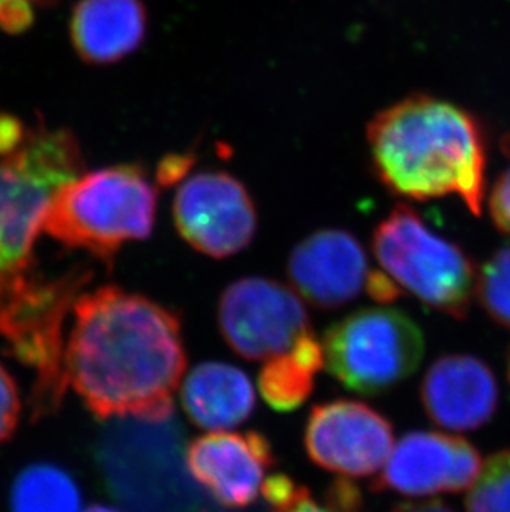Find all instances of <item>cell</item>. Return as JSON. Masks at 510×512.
<instances>
[{"instance_id":"obj_1","label":"cell","mask_w":510,"mask_h":512,"mask_svg":"<svg viewBox=\"0 0 510 512\" xmlns=\"http://www.w3.org/2000/svg\"><path fill=\"white\" fill-rule=\"evenodd\" d=\"M188 365L173 309L118 285L78 295L65 347V373L100 420L173 418Z\"/></svg>"},{"instance_id":"obj_2","label":"cell","mask_w":510,"mask_h":512,"mask_svg":"<svg viewBox=\"0 0 510 512\" xmlns=\"http://www.w3.org/2000/svg\"><path fill=\"white\" fill-rule=\"evenodd\" d=\"M376 176L391 193L414 201L458 194L481 216L486 194V145L462 108L413 95L371 120L366 131Z\"/></svg>"},{"instance_id":"obj_3","label":"cell","mask_w":510,"mask_h":512,"mask_svg":"<svg viewBox=\"0 0 510 512\" xmlns=\"http://www.w3.org/2000/svg\"><path fill=\"white\" fill-rule=\"evenodd\" d=\"M156 209L158 191L141 166H110L60 186L45 209L42 231L111 267L126 242L151 236Z\"/></svg>"},{"instance_id":"obj_4","label":"cell","mask_w":510,"mask_h":512,"mask_svg":"<svg viewBox=\"0 0 510 512\" xmlns=\"http://www.w3.org/2000/svg\"><path fill=\"white\" fill-rule=\"evenodd\" d=\"M97 459L106 488L130 512H214L189 479L183 431L171 418L113 420Z\"/></svg>"},{"instance_id":"obj_5","label":"cell","mask_w":510,"mask_h":512,"mask_svg":"<svg viewBox=\"0 0 510 512\" xmlns=\"http://www.w3.org/2000/svg\"><path fill=\"white\" fill-rule=\"evenodd\" d=\"M92 272L49 279L35 271L0 274V337L19 362L35 372L34 416L57 410L68 382L63 325Z\"/></svg>"},{"instance_id":"obj_6","label":"cell","mask_w":510,"mask_h":512,"mask_svg":"<svg viewBox=\"0 0 510 512\" xmlns=\"http://www.w3.org/2000/svg\"><path fill=\"white\" fill-rule=\"evenodd\" d=\"M373 254L386 276L423 304L462 319L476 292V269L466 252L398 204L373 232Z\"/></svg>"},{"instance_id":"obj_7","label":"cell","mask_w":510,"mask_h":512,"mask_svg":"<svg viewBox=\"0 0 510 512\" xmlns=\"http://www.w3.org/2000/svg\"><path fill=\"white\" fill-rule=\"evenodd\" d=\"M322 347L325 367L342 387L376 397L418 370L424 337L418 324L400 309L365 307L330 325Z\"/></svg>"},{"instance_id":"obj_8","label":"cell","mask_w":510,"mask_h":512,"mask_svg":"<svg viewBox=\"0 0 510 512\" xmlns=\"http://www.w3.org/2000/svg\"><path fill=\"white\" fill-rule=\"evenodd\" d=\"M217 324L227 345L252 362L289 352L312 330L299 295L265 277H244L227 285L219 299Z\"/></svg>"},{"instance_id":"obj_9","label":"cell","mask_w":510,"mask_h":512,"mask_svg":"<svg viewBox=\"0 0 510 512\" xmlns=\"http://www.w3.org/2000/svg\"><path fill=\"white\" fill-rule=\"evenodd\" d=\"M173 218L189 246L226 259L244 251L257 232V211L246 186L224 171L184 178L174 196Z\"/></svg>"},{"instance_id":"obj_10","label":"cell","mask_w":510,"mask_h":512,"mask_svg":"<svg viewBox=\"0 0 510 512\" xmlns=\"http://www.w3.org/2000/svg\"><path fill=\"white\" fill-rule=\"evenodd\" d=\"M304 445L320 468L345 478H366L390 458L395 430L386 416L363 401L333 400L313 406Z\"/></svg>"},{"instance_id":"obj_11","label":"cell","mask_w":510,"mask_h":512,"mask_svg":"<svg viewBox=\"0 0 510 512\" xmlns=\"http://www.w3.org/2000/svg\"><path fill=\"white\" fill-rule=\"evenodd\" d=\"M290 284L317 309H340L361 294L370 297L378 272L352 232L323 229L305 237L287 261Z\"/></svg>"},{"instance_id":"obj_12","label":"cell","mask_w":510,"mask_h":512,"mask_svg":"<svg viewBox=\"0 0 510 512\" xmlns=\"http://www.w3.org/2000/svg\"><path fill=\"white\" fill-rule=\"evenodd\" d=\"M481 468V456L464 438L411 431L393 446L371 489L405 496L459 493L471 488Z\"/></svg>"},{"instance_id":"obj_13","label":"cell","mask_w":510,"mask_h":512,"mask_svg":"<svg viewBox=\"0 0 510 512\" xmlns=\"http://www.w3.org/2000/svg\"><path fill=\"white\" fill-rule=\"evenodd\" d=\"M189 474L222 509L239 512L262 496L267 473L274 468L270 441L259 431L209 433L186 448Z\"/></svg>"},{"instance_id":"obj_14","label":"cell","mask_w":510,"mask_h":512,"mask_svg":"<svg viewBox=\"0 0 510 512\" xmlns=\"http://www.w3.org/2000/svg\"><path fill=\"white\" fill-rule=\"evenodd\" d=\"M429 418L446 430H476L491 420L499 388L491 368L471 355H446L429 367L421 383Z\"/></svg>"},{"instance_id":"obj_15","label":"cell","mask_w":510,"mask_h":512,"mask_svg":"<svg viewBox=\"0 0 510 512\" xmlns=\"http://www.w3.org/2000/svg\"><path fill=\"white\" fill-rule=\"evenodd\" d=\"M146 27L148 14L141 0H78L70 39L83 62L110 65L140 49Z\"/></svg>"},{"instance_id":"obj_16","label":"cell","mask_w":510,"mask_h":512,"mask_svg":"<svg viewBox=\"0 0 510 512\" xmlns=\"http://www.w3.org/2000/svg\"><path fill=\"white\" fill-rule=\"evenodd\" d=\"M181 403L189 420L199 428L229 430L254 413V385L247 373L234 365L201 363L184 380Z\"/></svg>"},{"instance_id":"obj_17","label":"cell","mask_w":510,"mask_h":512,"mask_svg":"<svg viewBox=\"0 0 510 512\" xmlns=\"http://www.w3.org/2000/svg\"><path fill=\"white\" fill-rule=\"evenodd\" d=\"M325 365L322 342L312 330L302 335L289 353L267 360L259 373V392L265 403L279 413L304 405L315 388V377Z\"/></svg>"},{"instance_id":"obj_18","label":"cell","mask_w":510,"mask_h":512,"mask_svg":"<svg viewBox=\"0 0 510 512\" xmlns=\"http://www.w3.org/2000/svg\"><path fill=\"white\" fill-rule=\"evenodd\" d=\"M82 494L65 469L37 463L15 478L10 491L12 512H80Z\"/></svg>"},{"instance_id":"obj_19","label":"cell","mask_w":510,"mask_h":512,"mask_svg":"<svg viewBox=\"0 0 510 512\" xmlns=\"http://www.w3.org/2000/svg\"><path fill=\"white\" fill-rule=\"evenodd\" d=\"M467 494V512H510V451L487 459Z\"/></svg>"},{"instance_id":"obj_20","label":"cell","mask_w":510,"mask_h":512,"mask_svg":"<svg viewBox=\"0 0 510 512\" xmlns=\"http://www.w3.org/2000/svg\"><path fill=\"white\" fill-rule=\"evenodd\" d=\"M476 290L487 314L510 329V246L499 249L482 266Z\"/></svg>"},{"instance_id":"obj_21","label":"cell","mask_w":510,"mask_h":512,"mask_svg":"<svg viewBox=\"0 0 510 512\" xmlns=\"http://www.w3.org/2000/svg\"><path fill=\"white\" fill-rule=\"evenodd\" d=\"M55 2L57 0H0V30L22 34L34 24L35 10Z\"/></svg>"},{"instance_id":"obj_22","label":"cell","mask_w":510,"mask_h":512,"mask_svg":"<svg viewBox=\"0 0 510 512\" xmlns=\"http://www.w3.org/2000/svg\"><path fill=\"white\" fill-rule=\"evenodd\" d=\"M20 405L19 390L14 378L0 365V443L9 440L19 425Z\"/></svg>"},{"instance_id":"obj_23","label":"cell","mask_w":510,"mask_h":512,"mask_svg":"<svg viewBox=\"0 0 510 512\" xmlns=\"http://www.w3.org/2000/svg\"><path fill=\"white\" fill-rule=\"evenodd\" d=\"M489 209L496 228L510 236V170L497 179L489 199Z\"/></svg>"},{"instance_id":"obj_24","label":"cell","mask_w":510,"mask_h":512,"mask_svg":"<svg viewBox=\"0 0 510 512\" xmlns=\"http://www.w3.org/2000/svg\"><path fill=\"white\" fill-rule=\"evenodd\" d=\"M27 128L17 116L0 115V156L9 155L24 141Z\"/></svg>"},{"instance_id":"obj_25","label":"cell","mask_w":510,"mask_h":512,"mask_svg":"<svg viewBox=\"0 0 510 512\" xmlns=\"http://www.w3.org/2000/svg\"><path fill=\"white\" fill-rule=\"evenodd\" d=\"M193 166V158L191 156H168L161 161L158 170V183L163 186H171V184L179 183L181 179L186 178L189 168Z\"/></svg>"},{"instance_id":"obj_26","label":"cell","mask_w":510,"mask_h":512,"mask_svg":"<svg viewBox=\"0 0 510 512\" xmlns=\"http://www.w3.org/2000/svg\"><path fill=\"white\" fill-rule=\"evenodd\" d=\"M328 504V503H327ZM275 512H348L342 511V509L335 508L332 504H328L327 508H323L320 504L312 498V494H310V489L307 486L302 488L299 496L292 501V503L287 504L285 508L279 509V511Z\"/></svg>"},{"instance_id":"obj_27","label":"cell","mask_w":510,"mask_h":512,"mask_svg":"<svg viewBox=\"0 0 510 512\" xmlns=\"http://www.w3.org/2000/svg\"><path fill=\"white\" fill-rule=\"evenodd\" d=\"M391 512H453L439 501H421V503H401Z\"/></svg>"},{"instance_id":"obj_28","label":"cell","mask_w":510,"mask_h":512,"mask_svg":"<svg viewBox=\"0 0 510 512\" xmlns=\"http://www.w3.org/2000/svg\"><path fill=\"white\" fill-rule=\"evenodd\" d=\"M85 512H120L116 511V509L108 508V506H92V508H88Z\"/></svg>"},{"instance_id":"obj_29","label":"cell","mask_w":510,"mask_h":512,"mask_svg":"<svg viewBox=\"0 0 510 512\" xmlns=\"http://www.w3.org/2000/svg\"><path fill=\"white\" fill-rule=\"evenodd\" d=\"M0 274H10L5 267L4 256H2V249H0Z\"/></svg>"}]
</instances>
